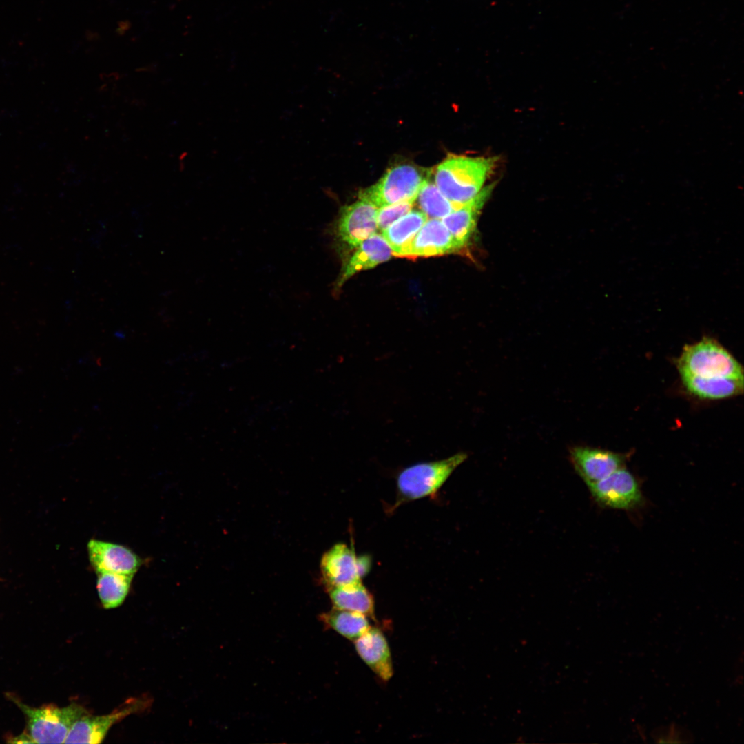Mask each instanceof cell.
<instances>
[{"label": "cell", "mask_w": 744, "mask_h": 744, "mask_svg": "<svg viewBox=\"0 0 744 744\" xmlns=\"http://www.w3.org/2000/svg\"><path fill=\"white\" fill-rule=\"evenodd\" d=\"M431 177L432 176L424 181L416 199L422 211L427 218L442 219L456 209V207L441 193Z\"/></svg>", "instance_id": "cell-21"}, {"label": "cell", "mask_w": 744, "mask_h": 744, "mask_svg": "<svg viewBox=\"0 0 744 744\" xmlns=\"http://www.w3.org/2000/svg\"><path fill=\"white\" fill-rule=\"evenodd\" d=\"M354 644L359 656L376 675L384 681L392 677L393 670L391 651L380 629L371 627L354 641Z\"/></svg>", "instance_id": "cell-15"}, {"label": "cell", "mask_w": 744, "mask_h": 744, "mask_svg": "<svg viewBox=\"0 0 744 744\" xmlns=\"http://www.w3.org/2000/svg\"><path fill=\"white\" fill-rule=\"evenodd\" d=\"M569 453L575 471L586 485L597 482L625 467V457L608 450L573 446L570 448Z\"/></svg>", "instance_id": "cell-9"}, {"label": "cell", "mask_w": 744, "mask_h": 744, "mask_svg": "<svg viewBox=\"0 0 744 744\" xmlns=\"http://www.w3.org/2000/svg\"><path fill=\"white\" fill-rule=\"evenodd\" d=\"M432 174L431 169L413 163H399L389 167L378 183L362 189L359 198L378 208L415 200L421 185Z\"/></svg>", "instance_id": "cell-3"}, {"label": "cell", "mask_w": 744, "mask_h": 744, "mask_svg": "<svg viewBox=\"0 0 744 744\" xmlns=\"http://www.w3.org/2000/svg\"><path fill=\"white\" fill-rule=\"evenodd\" d=\"M676 364L680 374L743 380L741 364L710 337L705 336L696 343L685 345Z\"/></svg>", "instance_id": "cell-2"}, {"label": "cell", "mask_w": 744, "mask_h": 744, "mask_svg": "<svg viewBox=\"0 0 744 744\" xmlns=\"http://www.w3.org/2000/svg\"><path fill=\"white\" fill-rule=\"evenodd\" d=\"M320 568L329 588L362 582L358 556L343 543L332 546L322 556Z\"/></svg>", "instance_id": "cell-11"}, {"label": "cell", "mask_w": 744, "mask_h": 744, "mask_svg": "<svg viewBox=\"0 0 744 744\" xmlns=\"http://www.w3.org/2000/svg\"><path fill=\"white\" fill-rule=\"evenodd\" d=\"M393 251L382 235L375 234L364 240L344 265L335 285L337 291L356 273L375 267L389 260Z\"/></svg>", "instance_id": "cell-14"}, {"label": "cell", "mask_w": 744, "mask_h": 744, "mask_svg": "<svg viewBox=\"0 0 744 744\" xmlns=\"http://www.w3.org/2000/svg\"><path fill=\"white\" fill-rule=\"evenodd\" d=\"M96 575V588L103 606L112 609L121 606L129 592L134 576L108 572Z\"/></svg>", "instance_id": "cell-19"}, {"label": "cell", "mask_w": 744, "mask_h": 744, "mask_svg": "<svg viewBox=\"0 0 744 744\" xmlns=\"http://www.w3.org/2000/svg\"><path fill=\"white\" fill-rule=\"evenodd\" d=\"M148 702L147 699L132 698L110 714H84L73 723L64 743H100L114 724L132 714L143 711L148 706Z\"/></svg>", "instance_id": "cell-7"}, {"label": "cell", "mask_w": 744, "mask_h": 744, "mask_svg": "<svg viewBox=\"0 0 744 744\" xmlns=\"http://www.w3.org/2000/svg\"><path fill=\"white\" fill-rule=\"evenodd\" d=\"M90 564L95 572H108L132 575L142 562L128 548L111 542L91 539L87 544Z\"/></svg>", "instance_id": "cell-10"}, {"label": "cell", "mask_w": 744, "mask_h": 744, "mask_svg": "<svg viewBox=\"0 0 744 744\" xmlns=\"http://www.w3.org/2000/svg\"><path fill=\"white\" fill-rule=\"evenodd\" d=\"M415 201L406 200L378 208V229L382 232L394 222L411 211Z\"/></svg>", "instance_id": "cell-22"}, {"label": "cell", "mask_w": 744, "mask_h": 744, "mask_svg": "<svg viewBox=\"0 0 744 744\" xmlns=\"http://www.w3.org/2000/svg\"><path fill=\"white\" fill-rule=\"evenodd\" d=\"M427 220L422 211L411 210L382 231L393 255L406 258L413 238Z\"/></svg>", "instance_id": "cell-17"}, {"label": "cell", "mask_w": 744, "mask_h": 744, "mask_svg": "<svg viewBox=\"0 0 744 744\" xmlns=\"http://www.w3.org/2000/svg\"><path fill=\"white\" fill-rule=\"evenodd\" d=\"M334 608L360 612L373 617V598L362 582L329 588Z\"/></svg>", "instance_id": "cell-18"}, {"label": "cell", "mask_w": 744, "mask_h": 744, "mask_svg": "<svg viewBox=\"0 0 744 744\" xmlns=\"http://www.w3.org/2000/svg\"><path fill=\"white\" fill-rule=\"evenodd\" d=\"M378 207L360 199L340 209L334 227L337 240L349 247H357L378 230Z\"/></svg>", "instance_id": "cell-8"}, {"label": "cell", "mask_w": 744, "mask_h": 744, "mask_svg": "<svg viewBox=\"0 0 744 744\" xmlns=\"http://www.w3.org/2000/svg\"><path fill=\"white\" fill-rule=\"evenodd\" d=\"M459 251L441 219L427 220L413 238L406 258L440 256Z\"/></svg>", "instance_id": "cell-13"}, {"label": "cell", "mask_w": 744, "mask_h": 744, "mask_svg": "<svg viewBox=\"0 0 744 744\" xmlns=\"http://www.w3.org/2000/svg\"><path fill=\"white\" fill-rule=\"evenodd\" d=\"M495 157L448 155L435 169V184L441 193L459 208L473 199L484 187L496 167Z\"/></svg>", "instance_id": "cell-1"}, {"label": "cell", "mask_w": 744, "mask_h": 744, "mask_svg": "<svg viewBox=\"0 0 744 744\" xmlns=\"http://www.w3.org/2000/svg\"><path fill=\"white\" fill-rule=\"evenodd\" d=\"M467 457L466 453H458L446 459L420 462L404 468L397 477V502L433 495Z\"/></svg>", "instance_id": "cell-4"}, {"label": "cell", "mask_w": 744, "mask_h": 744, "mask_svg": "<svg viewBox=\"0 0 744 744\" xmlns=\"http://www.w3.org/2000/svg\"><path fill=\"white\" fill-rule=\"evenodd\" d=\"M494 185H486L473 199L441 219L459 250L463 249L472 237L479 212L489 198Z\"/></svg>", "instance_id": "cell-12"}, {"label": "cell", "mask_w": 744, "mask_h": 744, "mask_svg": "<svg viewBox=\"0 0 744 744\" xmlns=\"http://www.w3.org/2000/svg\"><path fill=\"white\" fill-rule=\"evenodd\" d=\"M367 617L360 612L334 608L322 619L338 634L355 641L371 628Z\"/></svg>", "instance_id": "cell-20"}, {"label": "cell", "mask_w": 744, "mask_h": 744, "mask_svg": "<svg viewBox=\"0 0 744 744\" xmlns=\"http://www.w3.org/2000/svg\"><path fill=\"white\" fill-rule=\"evenodd\" d=\"M15 702L27 717L28 735L35 743H64L73 723L90 713L76 703L63 707L48 705L36 708Z\"/></svg>", "instance_id": "cell-5"}, {"label": "cell", "mask_w": 744, "mask_h": 744, "mask_svg": "<svg viewBox=\"0 0 744 744\" xmlns=\"http://www.w3.org/2000/svg\"><path fill=\"white\" fill-rule=\"evenodd\" d=\"M680 375L687 391L699 398L724 399L740 395L743 391V380L688 374Z\"/></svg>", "instance_id": "cell-16"}, {"label": "cell", "mask_w": 744, "mask_h": 744, "mask_svg": "<svg viewBox=\"0 0 744 744\" xmlns=\"http://www.w3.org/2000/svg\"><path fill=\"white\" fill-rule=\"evenodd\" d=\"M587 486L595 500L607 508L631 510L639 506L643 500L638 481L625 467Z\"/></svg>", "instance_id": "cell-6"}]
</instances>
